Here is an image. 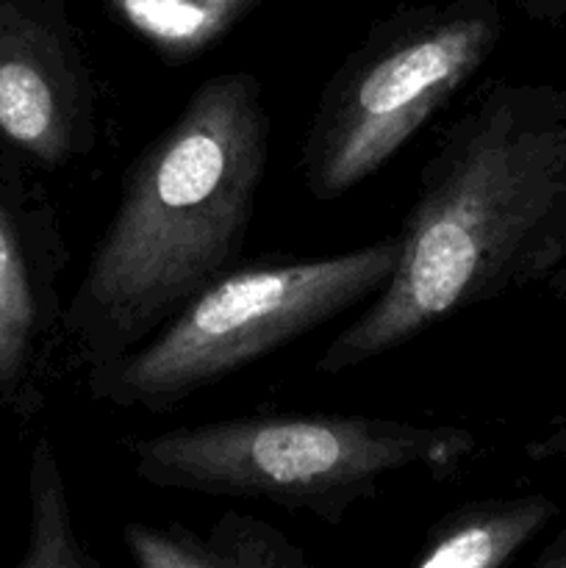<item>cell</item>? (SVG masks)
Returning <instances> with one entry per match:
<instances>
[{"mask_svg":"<svg viewBox=\"0 0 566 568\" xmlns=\"http://www.w3.org/2000/svg\"><path fill=\"white\" fill-rule=\"evenodd\" d=\"M392 281L327 342L320 375L508 294L566 292V87L494 81L444 128L397 233Z\"/></svg>","mask_w":566,"mask_h":568,"instance_id":"6da1fadb","label":"cell"},{"mask_svg":"<svg viewBox=\"0 0 566 568\" xmlns=\"http://www.w3.org/2000/svg\"><path fill=\"white\" fill-rule=\"evenodd\" d=\"M266 161L270 111L250 72L205 78L144 144L64 316L87 372L131 355L236 270Z\"/></svg>","mask_w":566,"mask_h":568,"instance_id":"7a4b0ae2","label":"cell"},{"mask_svg":"<svg viewBox=\"0 0 566 568\" xmlns=\"http://www.w3.org/2000/svg\"><path fill=\"white\" fill-rule=\"evenodd\" d=\"M475 433L386 416H236L172 427L125 444L133 475L155 488L264 499L327 525L372 497L386 475L447 477L475 453Z\"/></svg>","mask_w":566,"mask_h":568,"instance_id":"3957f363","label":"cell"},{"mask_svg":"<svg viewBox=\"0 0 566 568\" xmlns=\"http://www.w3.org/2000/svg\"><path fill=\"white\" fill-rule=\"evenodd\" d=\"M397 233L336 255L244 264L211 283L125 358L89 372V394L114 408L170 410L272 349L386 288Z\"/></svg>","mask_w":566,"mask_h":568,"instance_id":"277c9868","label":"cell"},{"mask_svg":"<svg viewBox=\"0 0 566 568\" xmlns=\"http://www.w3.org/2000/svg\"><path fill=\"white\" fill-rule=\"evenodd\" d=\"M503 37L497 0L416 6L377 22L316 103L300 170L316 200H336L383 170L477 75Z\"/></svg>","mask_w":566,"mask_h":568,"instance_id":"5b68a950","label":"cell"},{"mask_svg":"<svg viewBox=\"0 0 566 568\" xmlns=\"http://www.w3.org/2000/svg\"><path fill=\"white\" fill-rule=\"evenodd\" d=\"M0 139L48 170L98 144V92L64 0H0Z\"/></svg>","mask_w":566,"mask_h":568,"instance_id":"8992f818","label":"cell"},{"mask_svg":"<svg viewBox=\"0 0 566 568\" xmlns=\"http://www.w3.org/2000/svg\"><path fill=\"white\" fill-rule=\"evenodd\" d=\"M122 538L139 568H311L303 549L255 516L228 510L209 532L128 521Z\"/></svg>","mask_w":566,"mask_h":568,"instance_id":"52a82bcc","label":"cell"},{"mask_svg":"<svg viewBox=\"0 0 566 568\" xmlns=\"http://www.w3.org/2000/svg\"><path fill=\"white\" fill-rule=\"evenodd\" d=\"M558 514L544 494L483 499L444 516L411 568H503Z\"/></svg>","mask_w":566,"mask_h":568,"instance_id":"ba28073f","label":"cell"},{"mask_svg":"<svg viewBox=\"0 0 566 568\" xmlns=\"http://www.w3.org/2000/svg\"><path fill=\"white\" fill-rule=\"evenodd\" d=\"M48 286L14 209L0 194V392H17L48 327Z\"/></svg>","mask_w":566,"mask_h":568,"instance_id":"9c48e42d","label":"cell"},{"mask_svg":"<svg viewBox=\"0 0 566 568\" xmlns=\"http://www.w3.org/2000/svg\"><path fill=\"white\" fill-rule=\"evenodd\" d=\"M103 6L166 64H186L220 44L261 0H103Z\"/></svg>","mask_w":566,"mask_h":568,"instance_id":"30bf717a","label":"cell"},{"mask_svg":"<svg viewBox=\"0 0 566 568\" xmlns=\"http://www.w3.org/2000/svg\"><path fill=\"white\" fill-rule=\"evenodd\" d=\"M17 568H103L78 536L64 469L48 438L37 442L28 466V544Z\"/></svg>","mask_w":566,"mask_h":568,"instance_id":"8fae6325","label":"cell"},{"mask_svg":"<svg viewBox=\"0 0 566 568\" xmlns=\"http://www.w3.org/2000/svg\"><path fill=\"white\" fill-rule=\"evenodd\" d=\"M525 14L536 20H560L566 17V0H516Z\"/></svg>","mask_w":566,"mask_h":568,"instance_id":"7c38bea8","label":"cell"},{"mask_svg":"<svg viewBox=\"0 0 566 568\" xmlns=\"http://www.w3.org/2000/svg\"><path fill=\"white\" fill-rule=\"evenodd\" d=\"M538 568H566V530L564 536L555 541V547L549 549V555L542 560V566Z\"/></svg>","mask_w":566,"mask_h":568,"instance_id":"4fadbf2b","label":"cell"}]
</instances>
